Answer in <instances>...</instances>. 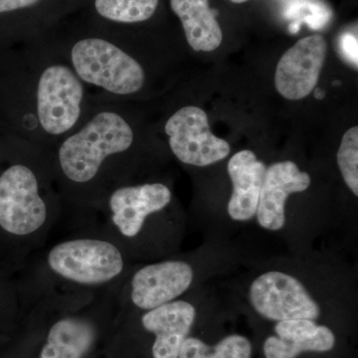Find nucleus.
Masks as SVG:
<instances>
[{
	"label": "nucleus",
	"mask_w": 358,
	"mask_h": 358,
	"mask_svg": "<svg viewBox=\"0 0 358 358\" xmlns=\"http://www.w3.org/2000/svg\"><path fill=\"white\" fill-rule=\"evenodd\" d=\"M327 270L303 262L268 263L251 272L240 289V300L270 322L289 320L320 322L334 305H350L341 285Z\"/></svg>",
	"instance_id": "obj_1"
},
{
	"label": "nucleus",
	"mask_w": 358,
	"mask_h": 358,
	"mask_svg": "<svg viewBox=\"0 0 358 358\" xmlns=\"http://www.w3.org/2000/svg\"><path fill=\"white\" fill-rule=\"evenodd\" d=\"M95 338V329L88 320L66 317L52 326L39 358H83Z\"/></svg>",
	"instance_id": "obj_16"
},
{
	"label": "nucleus",
	"mask_w": 358,
	"mask_h": 358,
	"mask_svg": "<svg viewBox=\"0 0 358 358\" xmlns=\"http://www.w3.org/2000/svg\"><path fill=\"white\" fill-rule=\"evenodd\" d=\"M71 60L80 80L115 95L136 93L145 83L140 63L107 40H80L73 46Z\"/></svg>",
	"instance_id": "obj_4"
},
{
	"label": "nucleus",
	"mask_w": 358,
	"mask_h": 358,
	"mask_svg": "<svg viewBox=\"0 0 358 358\" xmlns=\"http://www.w3.org/2000/svg\"><path fill=\"white\" fill-rule=\"evenodd\" d=\"M84 88L68 66L55 64L43 71L37 85V117L47 134L69 131L81 115Z\"/></svg>",
	"instance_id": "obj_7"
},
{
	"label": "nucleus",
	"mask_w": 358,
	"mask_h": 358,
	"mask_svg": "<svg viewBox=\"0 0 358 358\" xmlns=\"http://www.w3.org/2000/svg\"><path fill=\"white\" fill-rule=\"evenodd\" d=\"M218 256L204 252L195 259H171L138 268L131 280V301L138 310H152L182 298L208 275L218 272Z\"/></svg>",
	"instance_id": "obj_3"
},
{
	"label": "nucleus",
	"mask_w": 358,
	"mask_h": 358,
	"mask_svg": "<svg viewBox=\"0 0 358 358\" xmlns=\"http://www.w3.org/2000/svg\"><path fill=\"white\" fill-rule=\"evenodd\" d=\"M133 141V129L124 117L114 112L99 113L61 145V171L73 182H89L107 157L126 152Z\"/></svg>",
	"instance_id": "obj_2"
},
{
	"label": "nucleus",
	"mask_w": 358,
	"mask_h": 358,
	"mask_svg": "<svg viewBox=\"0 0 358 358\" xmlns=\"http://www.w3.org/2000/svg\"><path fill=\"white\" fill-rule=\"evenodd\" d=\"M315 98L319 99V100H322V99L324 96V92H322V90L317 88L315 91Z\"/></svg>",
	"instance_id": "obj_22"
},
{
	"label": "nucleus",
	"mask_w": 358,
	"mask_h": 358,
	"mask_svg": "<svg viewBox=\"0 0 358 358\" xmlns=\"http://www.w3.org/2000/svg\"><path fill=\"white\" fill-rule=\"evenodd\" d=\"M47 205L40 195L36 174L24 164H11L0 173V232L25 238L44 225Z\"/></svg>",
	"instance_id": "obj_5"
},
{
	"label": "nucleus",
	"mask_w": 358,
	"mask_h": 358,
	"mask_svg": "<svg viewBox=\"0 0 358 358\" xmlns=\"http://www.w3.org/2000/svg\"><path fill=\"white\" fill-rule=\"evenodd\" d=\"M273 334L265 338V358H298L307 353L333 352L338 336L331 327L312 320L273 322Z\"/></svg>",
	"instance_id": "obj_13"
},
{
	"label": "nucleus",
	"mask_w": 358,
	"mask_h": 358,
	"mask_svg": "<svg viewBox=\"0 0 358 358\" xmlns=\"http://www.w3.org/2000/svg\"><path fill=\"white\" fill-rule=\"evenodd\" d=\"M327 52L322 35L301 38L289 49L278 63L275 86L280 95L288 100L306 98L317 87Z\"/></svg>",
	"instance_id": "obj_10"
},
{
	"label": "nucleus",
	"mask_w": 358,
	"mask_h": 358,
	"mask_svg": "<svg viewBox=\"0 0 358 358\" xmlns=\"http://www.w3.org/2000/svg\"><path fill=\"white\" fill-rule=\"evenodd\" d=\"M159 0H96V10L107 20L136 23L150 20L157 10Z\"/></svg>",
	"instance_id": "obj_18"
},
{
	"label": "nucleus",
	"mask_w": 358,
	"mask_h": 358,
	"mask_svg": "<svg viewBox=\"0 0 358 358\" xmlns=\"http://www.w3.org/2000/svg\"><path fill=\"white\" fill-rule=\"evenodd\" d=\"M233 3H244V2L249 1V0H230Z\"/></svg>",
	"instance_id": "obj_23"
},
{
	"label": "nucleus",
	"mask_w": 358,
	"mask_h": 358,
	"mask_svg": "<svg viewBox=\"0 0 358 358\" xmlns=\"http://www.w3.org/2000/svg\"><path fill=\"white\" fill-rule=\"evenodd\" d=\"M227 171L232 183L228 217L235 224L250 223L255 220L267 166L252 150H243L231 157Z\"/></svg>",
	"instance_id": "obj_14"
},
{
	"label": "nucleus",
	"mask_w": 358,
	"mask_h": 358,
	"mask_svg": "<svg viewBox=\"0 0 358 358\" xmlns=\"http://www.w3.org/2000/svg\"><path fill=\"white\" fill-rule=\"evenodd\" d=\"M199 299L181 298L143 313L141 326L155 336L152 358H178L199 317Z\"/></svg>",
	"instance_id": "obj_11"
},
{
	"label": "nucleus",
	"mask_w": 358,
	"mask_h": 358,
	"mask_svg": "<svg viewBox=\"0 0 358 358\" xmlns=\"http://www.w3.org/2000/svg\"><path fill=\"white\" fill-rule=\"evenodd\" d=\"M341 176L353 196H358V128L352 127L343 134L336 155Z\"/></svg>",
	"instance_id": "obj_19"
},
{
	"label": "nucleus",
	"mask_w": 358,
	"mask_h": 358,
	"mask_svg": "<svg viewBox=\"0 0 358 358\" xmlns=\"http://www.w3.org/2000/svg\"><path fill=\"white\" fill-rule=\"evenodd\" d=\"M253 345L247 336L231 334L215 345H209L196 336H187L181 345L178 358H252Z\"/></svg>",
	"instance_id": "obj_17"
},
{
	"label": "nucleus",
	"mask_w": 358,
	"mask_h": 358,
	"mask_svg": "<svg viewBox=\"0 0 358 358\" xmlns=\"http://www.w3.org/2000/svg\"><path fill=\"white\" fill-rule=\"evenodd\" d=\"M312 178L296 162L282 160L267 167L255 221L260 229L284 232L287 228V202L292 195L307 192Z\"/></svg>",
	"instance_id": "obj_9"
},
{
	"label": "nucleus",
	"mask_w": 358,
	"mask_h": 358,
	"mask_svg": "<svg viewBox=\"0 0 358 358\" xmlns=\"http://www.w3.org/2000/svg\"><path fill=\"white\" fill-rule=\"evenodd\" d=\"M164 129L171 152L182 164L209 166L230 155L229 143L211 133L208 117L200 108H181L169 117Z\"/></svg>",
	"instance_id": "obj_8"
},
{
	"label": "nucleus",
	"mask_w": 358,
	"mask_h": 358,
	"mask_svg": "<svg viewBox=\"0 0 358 358\" xmlns=\"http://www.w3.org/2000/svg\"><path fill=\"white\" fill-rule=\"evenodd\" d=\"M343 50L352 62H357V40L352 35H345L343 40Z\"/></svg>",
	"instance_id": "obj_21"
},
{
	"label": "nucleus",
	"mask_w": 358,
	"mask_h": 358,
	"mask_svg": "<svg viewBox=\"0 0 358 358\" xmlns=\"http://www.w3.org/2000/svg\"><path fill=\"white\" fill-rule=\"evenodd\" d=\"M171 6L193 50L211 52L220 46L222 30L216 20L217 11L210 9L209 0H171Z\"/></svg>",
	"instance_id": "obj_15"
},
{
	"label": "nucleus",
	"mask_w": 358,
	"mask_h": 358,
	"mask_svg": "<svg viewBox=\"0 0 358 358\" xmlns=\"http://www.w3.org/2000/svg\"><path fill=\"white\" fill-rule=\"evenodd\" d=\"M173 199L171 190L164 183H143L119 188L110 195L112 221L122 236L136 238L147 220L164 210Z\"/></svg>",
	"instance_id": "obj_12"
},
{
	"label": "nucleus",
	"mask_w": 358,
	"mask_h": 358,
	"mask_svg": "<svg viewBox=\"0 0 358 358\" xmlns=\"http://www.w3.org/2000/svg\"><path fill=\"white\" fill-rule=\"evenodd\" d=\"M47 261L63 279L87 286L112 281L124 267V257L117 246L91 238L61 242L50 250Z\"/></svg>",
	"instance_id": "obj_6"
},
{
	"label": "nucleus",
	"mask_w": 358,
	"mask_h": 358,
	"mask_svg": "<svg viewBox=\"0 0 358 358\" xmlns=\"http://www.w3.org/2000/svg\"><path fill=\"white\" fill-rule=\"evenodd\" d=\"M39 0H0V13L34 6Z\"/></svg>",
	"instance_id": "obj_20"
}]
</instances>
